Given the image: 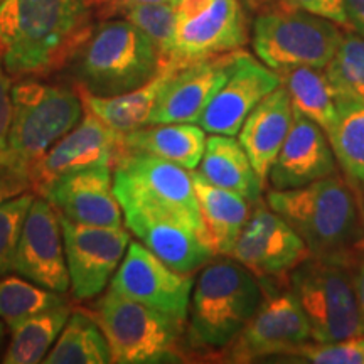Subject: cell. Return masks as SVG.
I'll return each instance as SVG.
<instances>
[{"label":"cell","mask_w":364,"mask_h":364,"mask_svg":"<svg viewBox=\"0 0 364 364\" xmlns=\"http://www.w3.org/2000/svg\"><path fill=\"white\" fill-rule=\"evenodd\" d=\"M268 208L307 245L311 257L354 270L364 258V211L356 184L338 172L302 188L272 189Z\"/></svg>","instance_id":"cell-1"},{"label":"cell","mask_w":364,"mask_h":364,"mask_svg":"<svg viewBox=\"0 0 364 364\" xmlns=\"http://www.w3.org/2000/svg\"><path fill=\"white\" fill-rule=\"evenodd\" d=\"M90 17L91 0H4L0 61L21 80L56 70L88 36Z\"/></svg>","instance_id":"cell-2"},{"label":"cell","mask_w":364,"mask_h":364,"mask_svg":"<svg viewBox=\"0 0 364 364\" xmlns=\"http://www.w3.org/2000/svg\"><path fill=\"white\" fill-rule=\"evenodd\" d=\"M157 46L127 19L91 29L68 58V78L78 93L113 97L140 88L166 68Z\"/></svg>","instance_id":"cell-3"},{"label":"cell","mask_w":364,"mask_h":364,"mask_svg":"<svg viewBox=\"0 0 364 364\" xmlns=\"http://www.w3.org/2000/svg\"><path fill=\"white\" fill-rule=\"evenodd\" d=\"M265 292L255 273L235 258H213L199 270L191 294L186 336L193 349L218 351L233 343L262 306Z\"/></svg>","instance_id":"cell-4"},{"label":"cell","mask_w":364,"mask_h":364,"mask_svg":"<svg viewBox=\"0 0 364 364\" xmlns=\"http://www.w3.org/2000/svg\"><path fill=\"white\" fill-rule=\"evenodd\" d=\"M12 124L6 161L0 171L19 177L31 188V174L46 154L80 124L85 105L66 85L22 78L12 86Z\"/></svg>","instance_id":"cell-5"},{"label":"cell","mask_w":364,"mask_h":364,"mask_svg":"<svg viewBox=\"0 0 364 364\" xmlns=\"http://www.w3.org/2000/svg\"><path fill=\"white\" fill-rule=\"evenodd\" d=\"M107 336L112 363L182 361L186 322L108 289L91 309Z\"/></svg>","instance_id":"cell-6"},{"label":"cell","mask_w":364,"mask_h":364,"mask_svg":"<svg viewBox=\"0 0 364 364\" xmlns=\"http://www.w3.org/2000/svg\"><path fill=\"white\" fill-rule=\"evenodd\" d=\"M113 193L122 213L167 218L203 233L191 171L177 164L149 156L118 157L113 166Z\"/></svg>","instance_id":"cell-7"},{"label":"cell","mask_w":364,"mask_h":364,"mask_svg":"<svg viewBox=\"0 0 364 364\" xmlns=\"http://www.w3.org/2000/svg\"><path fill=\"white\" fill-rule=\"evenodd\" d=\"M343 33L326 17L300 9H273L253 26V49L263 65L284 73L300 66L326 70Z\"/></svg>","instance_id":"cell-8"},{"label":"cell","mask_w":364,"mask_h":364,"mask_svg":"<svg viewBox=\"0 0 364 364\" xmlns=\"http://www.w3.org/2000/svg\"><path fill=\"white\" fill-rule=\"evenodd\" d=\"M290 285L312 341L336 343L364 334L351 270L311 257L290 272Z\"/></svg>","instance_id":"cell-9"},{"label":"cell","mask_w":364,"mask_h":364,"mask_svg":"<svg viewBox=\"0 0 364 364\" xmlns=\"http://www.w3.org/2000/svg\"><path fill=\"white\" fill-rule=\"evenodd\" d=\"M59 221L73 297L76 300L100 297L124 260L130 245V231L124 226L80 225L61 215Z\"/></svg>","instance_id":"cell-10"},{"label":"cell","mask_w":364,"mask_h":364,"mask_svg":"<svg viewBox=\"0 0 364 364\" xmlns=\"http://www.w3.org/2000/svg\"><path fill=\"white\" fill-rule=\"evenodd\" d=\"M312 341L311 326L292 290L263 299L262 306L223 349L230 363H252L260 358L294 356Z\"/></svg>","instance_id":"cell-11"},{"label":"cell","mask_w":364,"mask_h":364,"mask_svg":"<svg viewBox=\"0 0 364 364\" xmlns=\"http://www.w3.org/2000/svg\"><path fill=\"white\" fill-rule=\"evenodd\" d=\"M193 275L172 270L140 241H130L110 289L188 324Z\"/></svg>","instance_id":"cell-12"},{"label":"cell","mask_w":364,"mask_h":364,"mask_svg":"<svg viewBox=\"0 0 364 364\" xmlns=\"http://www.w3.org/2000/svg\"><path fill=\"white\" fill-rule=\"evenodd\" d=\"M230 257L260 280H268L290 273L311 258V252L297 231L260 199L255 203Z\"/></svg>","instance_id":"cell-13"},{"label":"cell","mask_w":364,"mask_h":364,"mask_svg":"<svg viewBox=\"0 0 364 364\" xmlns=\"http://www.w3.org/2000/svg\"><path fill=\"white\" fill-rule=\"evenodd\" d=\"M14 272L51 292L66 294L71 289L61 221L43 196L33 199L26 215Z\"/></svg>","instance_id":"cell-14"},{"label":"cell","mask_w":364,"mask_h":364,"mask_svg":"<svg viewBox=\"0 0 364 364\" xmlns=\"http://www.w3.org/2000/svg\"><path fill=\"white\" fill-rule=\"evenodd\" d=\"M120 135L108 129L85 108L81 122L63 136L43 157L31 174V191L36 196L65 176L97 167L115 166L120 157Z\"/></svg>","instance_id":"cell-15"},{"label":"cell","mask_w":364,"mask_h":364,"mask_svg":"<svg viewBox=\"0 0 364 364\" xmlns=\"http://www.w3.org/2000/svg\"><path fill=\"white\" fill-rule=\"evenodd\" d=\"M280 85L279 73L238 49L226 81L196 124L208 134L238 135L253 108Z\"/></svg>","instance_id":"cell-16"},{"label":"cell","mask_w":364,"mask_h":364,"mask_svg":"<svg viewBox=\"0 0 364 364\" xmlns=\"http://www.w3.org/2000/svg\"><path fill=\"white\" fill-rule=\"evenodd\" d=\"M236 51L191 61L172 73L159 95L149 124H196L225 83Z\"/></svg>","instance_id":"cell-17"},{"label":"cell","mask_w":364,"mask_h":364,"mask_svg":"<svg viewBox=\"0 0 364 364\" xmlns=\"http://www.w3.org/2000/svg\"><path fill=\"white\" fill-rule=\"evenodd\" d=\"M247 43V27L240 0H211L201 11L179 17L171 61L188 65L218 56Z\"/></svg>","instance_id":"cell-18"},{"label":"cell","mask_w":364,"mask_h":364,"mask_svg":"<svg viewBox=\"0 0 364 364\" xmlns=\"http://www.w3.org/2000/svg\"><path fill=\"white\" fill-rule=\"evenodd\" d=\"M61 216L88 226L124 225V213L113 193V169L97 167L65 176L38 194Z\"/></svg>","instance_id":"cell-19"},{"label":"cell","mask_w":364,"mask_h":364,"mask_svg":"<svg viewBox=\"0 0 364 364\" xmlns=\"http://www.w3.org/2000/svg\"><path fill=\"white\" fill-rule=\"evenodd\" d=\"M336 156L326 132L309 118L294 113L279 156L268 172L272 189H294L336 174Z\"/></svg>","instance_id":"cell-20"},{"label":"cell","mask_w":364,"mask_h":364,"mask_svg":"<svg viewBox=\"0 0 364 364\" xmlns=\"http://www.w3.org/2000/svg\"><path fill=\"white\" fill-rule=\"evenodd\" d=\"M124 221L127 230L134 233L140 243L172 270L184 275H194L216 258L201 231L184 223L140 211H124Z\"/></svg>","instance_id":"cell-21"},{"label":"cell","mask_w":364,"mask_h":364,"mask_svg":"<svg viewBox=\"0 0 364 364\" xmlns=\"http://www.w3.org/2000/svg\"><path fill=\"white\" fill-rule=\"evenodd\" d=\"M292 122L294 110L289 91L280 85L253 108L238 132V142L265 186L272 164L279 156Z\"/></svg>","instance_id":"cell-22"},{"label":"cell","mask_w":364,"mask_h":364,"mask_svg":"<svg viewBox=\"0 0 364 364\" xmlns=\"http://www.w3.org/2000/svg\"><path fill=\"white\" fill-rule=\"evenodd\" d=\"M191 177L199 204L204 240L215 257H230L255 204L243 196L211 184L198 171H191Z\"/></svg>","instance_id":"cell-23"},{"label":"cell","mask_w":364,"mask_h":364,"mask_svg":"<svg viewBox=\"0 0 364 364\" xmlns=\"http://www.w3.org/2000/svg\"><path fill=\"white\" fill-rule=\"evenodd\" d=\"M206 139L198 124H149L120 135V157L149 156L194 171L203 159Z\"/></svg>","instance_id":"cell-24"},{"label":"cell","mask_w":364,"mask_h":364,"mask_svg":"<svg viewBox=\"0 0 364 364\" xmlns=\"http://www.w3.org/2000/svg\"><path fill=\"white\" fill-rule=\"evenodd\" d=\"M198 172L211 184L243 196L252 204L260 201L265 189L247 152L233 135L208 136Z\"/></svg>","instance_id":"cell-25"},{"label":"cell","mask_w":364,"mask_h":364,"mask_svg":"<svg viewBox=\"0 0 364 364\" xmlns=\"http://www.w3.org/2000/svg\"><path fill=\"white\" fill-rule=\"evenodd\" d=\"M179 66L182 65L167 63L156 78L127 93L113 95V97H95V95L80 93V97L83 100L86 110L93 113L108 129L117 134H129L140 127L149 125L150 115L164 85Z\"/></svg>","instance_id":"cell-26"},{"label":"cell","mask_w":364,"mask_h":364,"mask_svg":"<svg viewBox=\"0 0 364 364\" xmlns=\"http://www.w3.org/2000/svg\"><path fill=\"white\" fill-rule=\"evenodd\" d=\"M71 311V304L65 302L9 324V344L2 363H43L61 334Z\"/></svg>","instance_id":"cell-27"},{"label":"cell","mask_w":364,"mask_h":364,"mask_svg":"<svg viewBox=\"0 0 364 364\" xmlns=\"http://www.w3.org/2000/svg\"><path fill=\"white\" fill-rule=\"evenodd\" d=\"M46 364H108L112 351L93 312L73 309L56 343L44 358Z\"/></svg>","instance_id":"cell-28"},{"label":"cell","mask_w":364,"mask_h":364,"mask_svg":"<svg viewBox=\"0 0 364 364\" xmlns=\"http://www.w3.org/2000/svg\"><path fill=\"white\" fill-rule=\"evenodd\" d=\"M326 135L344 176L364 186V100L338 93L336 118Z\"/></svg>","instance_id":"cell-29"},{"label":"cell","mask_w":364,"mask_h":364,"mask_svg":"<svg viewBox=\"0 0 364 364\" xmlns=\"http://www.w3.org/2000/svg\"><path fill=\"white\" fill-rule=\"evenodd\" d=\"M279 75L282 85L289 91L294 113L312 120L324 132L329 130L336 118L338 93L327 78L326 70L300 66Z\"/></svg>","instance_id":"cell-30"},{"label":"cell","mask_w":364,"mask_h":364,"mask_svg":"<svg viewBox=\"0 0 364 364\" xmlns=\"http://www.w3.org/2000/svg\"><path fill=\"white\" fill-rule=\"evenodd\" d=\"M65 302H70L65 294L43 289L24 277L6 275L0 279V318L7 326Z\"/></svg>","instance_id":"cell-31"},{"label":"cell","mask_w":364,"mask_h":364,"mask_svg":"<svg viewBox=\"0 0 364 364\" xmlns=\"http://www.w3.org/2000/svg\"><path fill=\"white\" fill-rule=\"evenodd\" d=\"M127 21L139 27L147 38L157 46L166 63L171 61L174 51L176 29L179 14H177L176 0L156 4H136L124 9Z\"/></svg>","instance_id":"cell-32"},{"label":"cell","mask_w":364,"mask_h":364,"mask_svg":"<svg viewBox=\"0 0 364 364\" xmlns=\"http://www.w3.org/2000/svg\"><path fill=\"white\" fill-rule=\"evenodd\" d=\"M326 75L336 93L353 95L364 100V38L346 33L338 51L326 66Z\"/></svg>","instance_id":"cell-33"},{"label":"cell","mask_w":364,"mask_h":364,"mask_svg":"<svg viewBox=\"0 0 364 364\" xmlns=\"http://www.w3.org/2000/svg\"><path fill=\"white\" fill-rule=\"evenodd\" d=\"M34 198L36 193L29 189L0 203V279L14 272L21 231Z\"/></svg>","instance_id":"cell-34"},{"label":"cell","mask_w":364,"mask_h":364,"mask_svg":"<svg viewBox=\"0 0 364 364\" xmlns=\"http://www.w3.org/2000/svg\"><path fill=\"white\" fill-rule=\"evenodd\" d=\"M294 356L314 364H364V334L336 343H307Z\"/></svg>","instance_id":"cell-35"},{"label":"cell","mask_w":364,"mask_h":364,"mask_svg":"<svg viewBox=\"0 0 364 364\" xmlns=\"http://www.w3.org/2000/svg\"><path fill=\"white\" fill-rule=\"evenodd\" d=\"M277 2H279L277 9H300L326 17L344 29H351L344 11V0H277Z\"/></svg>","instance_id":"cell-36"},{"label":"cell","mask_w":364,"mask_h":364,"mask_svg":"<svg viewBox=\"0 0 364 364\" xmlns=\"http://www.w3.org/2000/svg\"><path fill=\"white\" fill-rule=\"evenodd\" d=\"M12 76L9 75L0 61V169L6 161L9 132H11L12 124Z\"/></svg>","instance_id":"cell-37"},{"label":"cell","mask_w":364,"mask_h":364,"mask_svg":"<svg viewBox=\"0 0 364 364\" xmlns=\"http://www.w3.org/2000/svg\"><path fill=\"white\" fill-rule=\"evenodd\" d=\"M29 189V186H27L22 179H19V177L9 174L6 171H0V203H4L6 199H11L14 196Z\"/></svg>","instance_id":"cell-38"},{"label":"cell","mask_w":364,"mask_h":364,"mask_svg":"<svg viewBox=\"0 0 364 364\" xmlns=\"http://www.w3.org/2000/svg\"><path fill=\"white\" fill-rule=\"evenodd\" d=\"M344 11L349 26L364 38V0H344Z\"/></svg>","instance_id":"cell-39"},{"label":"cell","mask_w":364,"mask_h":364,"mask_svg":"<svg viewBox=\"0 0 364 364\" xmlns=\"http://www.w3.org/2000/svg\"><path fill=\"white\" fill-rule=\"evenodd\" d=\"M353 284H354V290H356L359 312H361V318L364 324V258L353 270Z\"/></svg>","instance_id":"cell-40"},{"label":"cell","mask_w":364,"mask_h":364,"mask_svg":"<svg viewBox=\"0 0 364 364\" xmlns=\"http://www.w3.org/2000/svg\"><path fill=\"white\" fill-rule=\"evenodd\" d=\"M211 0H176L177 6V14L179 17L191 16V14L201 11L203 7H206Z\"/></svg>","instance_id":"cell-41"},{"label":"cell","mask_w":364,"mask_h":364,"mask_svg":"<svg viewBox=\"0 0 364 364\" xmlns=\"http://www.w3.org/2000/svg\"><path fill=\"white\" fill-rule=\"evenodd\" d=\"M156 2H169V0H120L117 6H113L112 9L115 12H122L124 9L130 7V6H136V4H156Z\"/></svg>","instance_id":"cell-42"},{"label":"cell","mask_w":364,"mask_h":364,"mask_svg":"<svg viewBox=\"0 0 364 364\" xmlns=\"http://www.w3.org/2000/svg\"><path fill=\"white\" fill-rule=\"evenodd\" d=\"M7 329H9L7 324L2 321V318H0V363H2V358H4V354H6V349L9 344V341H7L9 331Z\"/></svg>","instance_id":"cell-43"},{"label":"cell","mask_w":364,"mask_h":364,"mask_svg":"<svg viewBox=\"0 0 364 364\" xmlns=\"http://www.w3.org/2000/svg\"><path fill=\"white\" fill-rule=\"evenodd\" d=\"M120 2V0H95V4H98V6H117V4Z\"/></svg>","instance_id":"cell-44"},{"label":"cell","mask_w":364,"mask_h":364,"mask_svg":"<svg viewBox=\"0 0 364 364\" xmlns=\"http://www.w3.org/2000/svg\"><path fill=\"white\" fill-rule=\"evenodd\" d=\"M257 2L258 0H250V4H252V6H257Z\"/></svg>","instance_id":"cell-45"},{"label":"cell","mask_w":364,"mask_h":364,"mask_svg":"<svg viewBox=\"0 0 364 364\" xmlns=\"http://www.w3.org/2000/svg\"><path fill=\"white\" fill-rule=\"evenodd\" d=\"M4 2V0H0V4H2Z\"/></svg>","instance_id":"cell-46"},{"label":"cell","mask_w":364,"mask_h":364,"mask_svg":"<svg viewBox=\"0 0 364 364\" xmlns=\"http://www.w3.org/2000/svg\"><path fill=\"white\" fill-rule=\"evenodd\" d=\"M363 211H364V206H363Z\"/></svg>","instance_id":"cell-47"},{"label":"cell","mask_w":364,"mask_h":364,"mask_svg":"<svg viewBox=\"0 0 364 364\" xmlns=\"http://www.w3.org/2000/svg\"><path fill=\"white\" fill-rule=\"evenodd\" d=\"M248 2H250V0H248Z\"/></svg>","instance_id":"cell-48"}]
</instances>
